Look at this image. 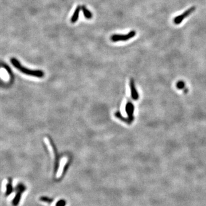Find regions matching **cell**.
I'll return each mask as SVG.
<instances>
[{
	"instance_id": "obj_1",
	"label": "cell",
	"mask_w": 206,
	"mask_h": 206,
	"mask_svg": "<svg viewBox=\"0 0 206 206\" xmlns=\"http://www.w3.org/2000/svg\"><path fill=\"white\" fill-rule=\"evenodd\" d=\"M11 61L12 64L13 65V66H15L16 68H17V69H19L21 72L25 74L35 77H43L44 75L43 74L44 73L41 71H32L30 69H28L27 68L23 67L21 65L20 63L15 58H12Z\"/></svg>"
},
{
	"instance_id": "obj_2",
	"label": "cell",
	"mask_w": 206,
	"mask_h": 206,
	"mask_svg": "<svg viewBox=\"0 0 206 206\" xmlns=\"http://www.w3.org/2000/svg\"><path fill=\"white\" fill-rule=\"evenodd\" d=\"M27 187L22 183H19L15 187V190L16 192L15 198L12 200L13 206H17L21 200L22 194L26 191Z\"/></svg>"
},
{
	"instance_id": "obj_3",
	"label": "cell",
	"mask_w": 206,
	"mask_h": 206,
	"mask_svg": "<svg viewBox=\"0 0 206 206\" xmlns=\"http://www.w3.org/2000/svg\"><path fill=\"white\" fill-rule=\"evenodd\" d=\"M136 35V31H131L127 35H113L111 36V40L113 42L125 41L133 38Z\"/></svg>"
},
{
	"instance_id": "obj_4",
	"label": "cell",
	"mask_w": 206,
	"mask_h": 206,
	"mask_svg": "<svg viewBox=\"0 0 206 206\" xmlns=\"http://www.w3.org/2000/svg\"><path fill=\"white\" fill-rule=\"evenodd\" d=\"M195 7H192L188 9H187L186 11H185L181 15L176 16L174 18L173 22L175 25H179L181 23V22L187 17H188L192 13H193L195 11Z\"/></svg>"
},
{
	"instance_id": "obj_5",
	"label": "cell",
	"mask_w": 206,
	"mask_h": 206,
	"mask_svg": "<svg viewBox=\"0 0 206 206\" xmlns=\"http://www.w3.org/2000/svg\"><path fill=\"white\" fill-rule=\"evenodd\" d=\"M81 10V7L79 5L76 7L74 13H73V15H72V18H71V22L72 23H75L79 19V15H80V12Z\"/></svg>"
},
{
	"instance_id": "obj_6",
	"label": "cell",
	"mask_w": 206,
	"mask_h": 206,
	"mask_svg": "<svg viewBox=\"0 0 206 206\" xmlns=\"http://www.w3.org/2000/svg\"><path fill=\"white\" fill-rule=\"evenodd\" d=\"M14 191L13 185H12V180L11 178H9L7 184V189L5 192V196H8L10 195Z\"/></svg>"
},
{
	"instance_id": "obj_7",
	"label": "cell",
	"mask_w": 206,
	"mask_h": 206,
	"mask_svg": "<svg viewBox=\"0 0 206 206\" xmlns=\"http://www.w3.org/2000/svg\"><path fill=\"white\" fill-rule=\"evenodd\" d=\"M81 10L84 13V17L87 19H91L92 17V13L85 7V6H81Z\"/></svg>"
},
{
	"instance_id": "obj_8",
	"label": "cell",
	"mask_w": 206,
	"mask_h": 206,
	"mask_svg": "<svg viewBox=\"0 0 206 206\" xmlns=\"http://www.w3.org/2000/svg\"><path fill=\"white\" fill-rule=\"evenodd\" d=\"M40 200L43 201V202H45V203H48L49 204L52 203L53 202V199L47 197V196H41L40 197Z\"/></svg>"
},
{
	"instance_id": "obj_9",
	"label": "cell",
	"mask_w": 206,
	"mask_h": 206,
	"mask_svg": "<svg viewBox=\"0 0 206 206\" xmlns=\"http://www.w3.org/2000/svg\"><path fill=\"white\" fill-rule=\"evenodd\" d=\"M66 204H67V202L65 200L61 199L57 202L56 206H65Z\"/></svg>"
},
{
	"instance_id": "obj_10",
	"label": "cell",
	"mask_w": 206,
	"mask_h": 206,
	"mask_svg": "<svg viewBox=\"0 0 206 206\" xmlns=\"http://www.w3.org/2000/svg\"><path fill=\"white\" fill-rule=\"evenodd\" d=\"M1 77H2V79H4V80H5V81H7V80H8V77H9V75H8V72H6L5 73H3L2 72H1Z\"/></svg>"
}]
</instances>
